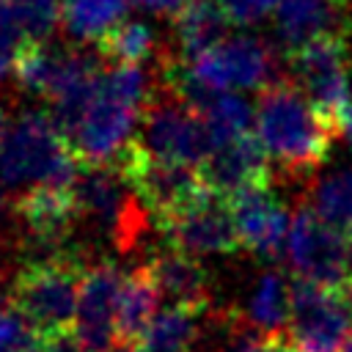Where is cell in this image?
Listing matches in <instances>:
<instances>
[{
  "mask_svg": "<svg viewBox=\"0 0 352 352\" xmlns=\"http://www.w3.org/2000/svg\"><path fill=\"white\" fill-rule=\"evenodd\" d=\"M338 121L324 116L294 80H275L256 102V135L270 157L289 173L319 168L333 146Z\"/></svg>",
  "mask_w": 352,
  "mask_h": 352,
  "instance_id": "cell-1",
  "label": "cell"
},
{
  "mask_svg": "<svg viewBox=\"0 0 352 352\" xmlns=\"http://www.w3.org/2000/svg\"><path fill=\"white\" fill-rule=\"evenodd\" d=\"M154 88L143 63H113L104 69L80 126L69 138L77 160L82 165H110L135 138Z\"/></svg>",
  "mask_w": 352,
  "mask_h": 352,
  "instance_id": "cell-2",
  "label": "cell"
},
{
  "mask_svg": "<svg viewBox=\"0 0 352 352\" xmlns=\"http://www.w3.org/2000/svg\"><path fill=\"white\" fill-rule=\"evenodd\" d=\"M80 165L52 113L41 110L19 116L0 146V179L8 187L74 184Z\"/></svg>",
  "mask_w": 352,
  "mask_h": 352,
  "instance_id": "cell-3",
  "label": "cell"
},
{
  "mask_svg": "<svg viewBox=\"0 0 352 352\" xmlns=\"http://www.w3.org/2000/svg\"><path fill=\"white\" fill-rule=\"evenodd\" d=\"M162 82L170 88H267L275 82V55L256 36H228L195 58H162Z\"/></svg>",
  "mask_w": 352,
  "mask_h": 352,
  "instance_id": "cell-4",
  "label": "cell"
},
{
  "mask_svg": "<svg viewBox=\"0 0 352 352\" xmlns=\"http://www.w3.org/2000/svg\"><path fill=\"white\" fill-rule=\"evenodd\" d=\"M82 267L66 253L30 258L8 286V302L44 336L74 327Z\"/></svg>",
  "mask_w": 352,
  "mask_h": 352,
  "instance_id": "cell-5",
  "label": "cell"
},
{
  "mask_svg": "<svg viewBox=\"0 0 352 352\" xmlns=\"http://www.w3.org/2000/svg\"><path fill=\"white\" fill-rule=\"evenodd\" d=\"M113 165L121 170L135 198L146 206L148 214H154L157 223L173 217L176 212L187 209L190 204H195L201 195L209 192L195 165L162 160L146 151L135 138L121 148Z\"/></svg>",
  "mask_w": 352,
  "mask_h": 352,
  "instance_id": "cell-6",
  "label": "cell"
},
{
  "mask_svg": "<svg viewBox=\"0 0 352 352\" xmlns=\"http://www.w3.org/2000/svg\"><path fill=\"white\" fill-rule=\"evenodd\" d=\"M352 336V278L338 286L292 280L289 338L300 352H344Z\"/></svg>",
  "mask_w": 352,
  "mask_h": 352,
  "instance_id": "cell-7",
  "label": "cell"
},
{
  "mask_svg": "<svg viewBox=\"0 0 352 352\" xmlns=\"http://www.w3.org/2000/svg\"><path fill=\"white\" fill-rule=\"evenodd\" d=\"M135 140L146 151L162 160H173L195 168H201L214 148V140L204 118L165 82L154 88L143 110Z\"/></svg>",
  "mask_w": 352,
  "mask_h": 352,
  "instance_id": "cell-8",
  "label": "cell"
},
{
  "mask_svg": "<svg viewBox=\"0 0 352 352\" xmlns=\"http://www.w3.org/2000/svg\"><path fill=\"white\" fill-rule=\"evenodd\" d=\"M292 80L305 91V96L330 118L352 102L349 74H352V28L341 33H324L292 52H286Z\"/></svg>",
  "mask_w": 352,
  "mask_h": 352,
  "instance_id": "cell-9",
  "label": "cell"
},
{
  "mask_svg": "<svg viewBox=\"0 0 352 352\" xmlns=\"http://www.w3.org/2000/svg\"><path fill=\"white\" fill-rule=\"evenodd\" d=\"M289 264L297 278L338 286L352 278L349 234L327 223L311 204L300 206L289 231Z\"/></svg>",
  "mask_w": 352,
  "mask_h": 352,
  "instance_id": "cell-10",
  "label": "cell"
},
{
  "mask_svg": "<svg viewBox=\"0 0 352 352\" xmlns=\"http://www.w3.org/2000/svg\"><path fill=\"white\" fill-rule=\"evenodd\" d=\"M165 234L170 248H179L192 256H212V253H236L242 248L231 206L226 195L206 192L187 209L176 212L173 217L157 223Z\"/></svg>",
  "mask_w": 352,
  "mask_h": 352,
  "instance_id": "cell-11",
  "label": "cell"
},
{
  "mask_svg": "<svg viewBox=\"0 0 352 352\" xmlns=\"http://www.w3.org/2000/svg\"><path fill=\"white\" fill-rule=\"evenodd\" d=\"M231 217L239 234L242 248L256 253L264 261H278L289 248V212L270 190V184L245 187L228 195Z\"/></svg>",
  "mask_w": 352,
  "mask_h": 352,
  "instance_id": "cell-12",
  "label": "cell"
},
{
  "mask_svg": "<svg viewBox=\"0 0 352 352\" xmlns=\"http://www.w3.org/2000/svg\"><path fill=\"white\" fill-rule=\"evenodd\" d=\"M121 286H124V275L107 261L94 264L82 272L74 330L85 352H116L118 349L116 314H118Z\"/></svg>",
  "mask_w": 352,
  "mask_h": 352,
  "instance_id": "cell-13",
  "label": "cell"
},
{
  "mask_svg": "<svg viewBox=\"0 0 352 352\" xmlns=\"http://www.w3.org/2000/svg\"><path fill=\"white\" fill-rule=\"evenodd\" d=\"M132 190L124 182L118 168L107 165H80L74 179V198L80 206V217L94 220L107 234L129 236L132 234V214L135 201Z\"/></svg>",
  "mask_w": 352,
  "mask_h": 352,
  "instance_id": "cell-14",
  "label": "cell"
},
{
  "mask_svg": "<svg viewBox=\"0 0 352 352\" xmlns=\"http://www.w3.org/2000/svg\"><path fill=\"white\" fill-rule=\"evenodd\" d=\"M270 160L272 157L264 148L261 138L248 132L228 143L214 146L198 170H201L204 184L212 192L228 198L245 187L270 184Z\"/></svg>",
  "mask_w": 352,
  "mask_h": 352,
  "instance_id": "cell-15",
  "label": "cell"
},
{
  "mask_svg": "<svg viewBox=\"0 0 352 352\" xmlns=\"http://www.w3.org/2000/svg\"><path fill=\"white\" fill-rule=\"evenodd\" d=\"M16 212L30 236L47 250V256H55L60 253V242L69 239L74 223L80 220L74 184H36L30 190H22Z\"/></svg>",
  "mask_w": 352,
  "mask_h": 352,
  "instance_id": "cell-16",
  "label": "cell"
},
{
  "mask_svg": "<svg viewBox=\"0 0 352 352\" xmlns=\"http://www.w3.org/2000/svg\"><path fill=\"white\" fill-rule=\"evenodd\" d=\"M275 33L286 52L324 36L352 28L349 0H275Z\"/></svg>",
  "mask_w": 352,
  "mask_h": 352,
  "instance_id": "cell-17",
  "label": "cell"
},
{
  "mask_svg": "<svg viewBox=\"0 0 352 352\" xmlns=\"http://www.w3.org/2000/svg\"><path fill=\"white\" fill-rule=\"evenodd\" d=\"M82 55L85 50H60V47H50L47 41L22 38L14 52L11 72L28 94L52 102L58 91L66 85V80L74 74V69L80 66Z\"/></svg>",
  "mask_w": 352,
  "mask_h": 352,
  "instance_id": "cell-18",
  "label": "cell"
},
{
  "mask_svg": "<svg viewBox=\"0 0 352 352\" xmlns=\"http://www.w3.org/2000/svg\"><path fill=\"white\" fill-rule=\"evenodd\" d=\"M146 267L162 300H168L170 305L195 311H204L209 305V278L192 253L168 245V250L157 253Z\"/></svg>",
  "mask_w": 352,
  "mask_h": 352,
  "instance_id": "cell-19",
  "label": "cell"
},
{
  "mask_svg": "<svg viewBox=\"0 0 352 352\" xmlns=\"http://www.w3.org/2000/svg\"><path fill=\"white\" fill-rule=\"evenodd\" d=\"M231 19L220 0H190L173 16V38L179 47V58H195L209 47L228 38Z\"/></svg>",
  "mask_w": 352,
  "mask_h": 352,
  "instance_id": "cell-20",
  "label": "cell"
},
{
  "mask_svg": "<svg viewBox=\"0 0 352 352\" xmlns=\"http://www.w3.org/2000/svg\"><path fill=\"white\" fill-rule=\"evenodd\" d=\"M162 294L148 272V267H138L124 278L121 297H118V314H116V333L118 346H138L143 333L148 330L151 319L157 316Z\"/></svg>",
  "mask_w": 352,
  "mask_h": 352,
  "instance_id": "cell-21",
  "label": "cell"
},
{
  "mask_svg": "<svg viewBox=\"0 0 352 352\" xmlns=\"http://www.w3.org/2000/svg\"><path fill=\"white\" fill-rule=\"evenodd\" d=\"M190 107L204 118L214 146L248 135L250 124H256V113L250 110V104L231 91H204L190 102Z\"/></svg>",
  "mask_w": 352,
  "mask_h": 352,
  "instance_id": "cell-22",
  "label": "cell"
},
{
  "mask_svg": "<svg viewBox=\"0 0 352 352\" xmlns=\"http://www.w3.org/2000/svg\"><path fill=\"white\" fill-rule=\"evenodd\" d=\"M201 311L168 305L157 311L148 330L143 333L138 349L143 352H192L201 336Z\"/></svg>",
  "mask_w": 352,
  "mask_h": 352,
  "instance_id": "cell-23",
  "label": "cell"
},
{
  "mask_svg": "<svg viewBox=\"0 0 352 352\" xmlns=\"http://www.w3.org/2000/svg\"><path fill=\"white\" fill-rule=\"evenodd\" d=\"M126 14V0H60V25L74 41H99Z\"/></svg>",
  "mask_w": 352,
  "mask_h": 352,
  "instance_id": "cell-24",
  "label": "cell"
},
{
  "mask_svg": "<svg viewBox=\"0 0 352 352\" xmlns=\"http://www.w3.org/2000/svg\"><path fill=\"white\" fill-rule=\"evenodd\" d=\"M248 319L264 336L280 333L283 327H289V319H292V283L280 272L270 270L256 280V289H253L250 302H248Z\"/></svg>",
  "mask_w": 352,
  "mask_h": 352,
  "instance_id": "cell-25",
  "label": "cell"
},
{
  "mask_svg": "<svg viewBox=\"0 0 352 352\" xmlns=\"http://www.w3.org/2000/svg\"><path fill=\"white\" fill-rule=\"evenodd\" d=\"M96 52L113 63H146L157 52V33L143 19H121L96 41Z\"/></svg>",
  "mask_w": 352,
  "mask_h": 352,
  "instance_id": "cell-26",
  "label": "cell"
},
{
  "mask_svg": "<svg viewBox=\"0 0 352 352\" xmlns=\"http://www.w3.org/2000/svg\"><path fill=\"white\" fill-rule=\"evenodd\" d=\"M311 206L327 223L349 231L352 228V170L341 168L319 179L311 192Z\"/></svg>",
  "mask_w": 352,
  "mask_h": 352,
  "instance_id": "cell-27",
  "label": "cell"
},
{
  "mask_svg": "<svg viewBox=\"0 0 352 352\" xmlns=\"http://www.w3.org/2000/svg\"><path fill=\"white\" fill-rule=\"evenodd\" d=\"M22 38L47 41L60 22V0H8Z\"/></svg>",
  "mask_w": 352,
  "mask_h": 352,
  "instance_id": "cell-28",
  "label": "cell"
},
{
  "mask_svg": "<svg viewBox=\"0 0 352 352\" xmlns=\"http://www.w3.org/2000/svg\"><path fill=\"white\" fill-rule=\"evenodd\" d=\"M38 333L30 322L14 308L0 305V352H36Z\"/></svg>",
  "mask_w": 352,
  "mask_h": 352,
  "instance_id": "cell-29",
  "label": "cell"
},
{
  "mask_svg": "<svg viewBox=\"0 0 352 352\" xmlns=\"http://www.w3.org/2000/svg\"><path fill=\"white\" fill-rule=\"evenodd\" d=\"M231 25H256L275 11V0H220Z\"/></svg>",
  "mask_w": 352,
  "mask_h": 352,
  "instance_id": "cell-30",
  "label": "cell"
},
{
  "mask_svg": "<svg viewBox=\"0 0 352 352\" xmlns=\"http://www.w3.org/2000/svg\"><path fill=\"white\" fill-rule=\"evenodd\" d=\"M36 352H85V349H82V341H80L77 330L66 327V330H55V333L38 336Z\"/></svg>",
  "mask_w": 352,
  "mask_h": 352,
  "instance_id": "cell-31",
  "label": "cell"
},
{
  "mask_svg": "<svg viewBox=\"0 0 352 352\" xmlns=\"http://www.w3.org/2000/svg\"><path fill=\"white\" fill-rule=\"evenodd\" d=\"M264 333H253V330H242V333H236L228 344H226V349L223 352H264Z\"/></svg>",
  "mask_w": 352,
  "mask_h": 352,
  "instance_id": "cell-32",
  "label": "cell"
},
{
  "mask_svg": "<svg viewBox=\"0 0 352 352\" xmlns=\"http://www.w3.org/2000/svg\"><path fill=\"white\" fill-rule=\"evenodd\" d=\"M138 8L143 11H151V14H160V16H176L190 0H132Z\"/></svg>",
  "mask_w": 352,
  "mask_h": 352,
  "instance_id": "cell-33",
  "label": "cell"
},
{
  "mask_svg": "<svg viewBox=\"0 0 352 352\" xmlns=\"http://www.w3.org/2000/svg\"><path fill=\"white\" fill-rule=\"evenodd\" d=\"M0 36L3 38H11V41H22V30L14 19V11H11V3L8 0H0Z\"/></svg>",
  "mask_w": 352,
  "mask_h": 352,
  "instance_id": "cell-34",
  "label": "cell"
},
{
  "mask_svg": "<svg viewBox=\"0 0 352 352\" xmlns=\"http://www.w3.org/2000/svg\"><path fill=\"white\" fill-rule=\"evenodd\" d=\"M264 352H300V349L294 346V341H292L289 336H283V333H270V336L264 338Z\"/></svg>",
  "mask_w": 352,
  "mask_h": 352,
  "instance_id": "cell-35",
  "label": "cell"
},
{
  "mask_svg": "<svg viewBox=\"0 0 352 352\" xmlns=\"http://www.w3.org/2000/svg\"><path fill=\"white\" fill-rule=\"evenodd\" d=\"M16 47H19L16 41L0 36V80L14 69V52H16Z\"/></svg>",
  "mask_w": 352,
  "mask_h": 352,
  "instance_id": "cell-36",
  "label": "cell"
},
{
  "mask_svg": "<svg viewBox=\"0 0 352 352\" xmlns=\"http://www.w3.org/2000/svg\"><path fill=\"white\" fill-rule=\"evenodd\" d=\"M338 126H341V132H344L346 143L352 146V102L338 113Z\"/></svg>",
  "mask_w": 352,
  "mask_h": 352,
  "instance_id": "cell-37",
  "label": "cell"
},
{
  "mask_svg": "<svg viewBox=\"0 0 352 352\" xmlns=\"http://www.w3.org/2000/svg\"><path fill=\"white\" fill-rule=\"evenodd\" d=\"M8 113H6V107L0 104V146H3V140H6V135H8Z\"/></svg>",
  "mask_w": 352,
  "mask_h": 352,
  "instance_id": "cell-38",
  "label": "cell"
},
{
  "mask_svg": "<svg viewBox=\"0 0 352 352\" xmlns=\"http://www.w3.org/2000/svg\"><path fill=\"white\" fill-rule=\"evenodd\" d=\"M116 352H143V349H138V346H118Z\"/></svg>",
  "mask_w": 352,
  "mask_h": 352,
  "instance_id": "cell-39",
  "label": "cell"
},
{
  "mask_svg": "<svg viewBox=\"0 0 352 352\" xmlns=\"http://www.w3.org/2000/svg\"><path fill=\"white\" fill-rule=\"evenodd\" d=\"M346 234H349V248H352V228H349V231H346Z\"/></svg>",
  "mask_w": 352,
  "mask_h": 352,
  "instance_id": "cell-40",
  "label": "cell"
}]
</instances>
